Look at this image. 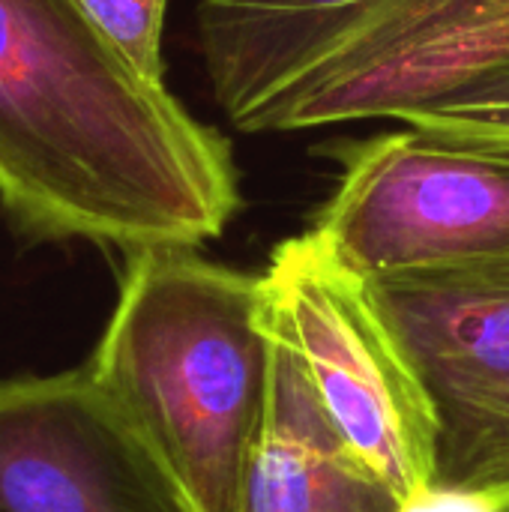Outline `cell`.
I'll use <instances>...</instances> for the list:
<instances>
[{
	"instance_id": "7",
	"label": "cell",
	"mask_w": 509,
	"mask_h": 512,
	"mask_svg": "<svg viewBox=\"0 0 509 512\" xmlns=\"http://www.w3.org/2000/svg\"><path fill=\"white\" fill-rule=\"evenodd\" d=\"M0 512H195L87 369L0 381Z\"/></svg>"
},
{
	"instance_id": "4",
	"label": "cell",
	"mask_w": 509,
	"mask_h": 512,
	"mask_svg": "<svg viewBox=\"0 0 509 512\" xmlns=\"http://www.w3.org/2000/svg\"><path fill=\"white\" fill-rule=\"evenodd\" d=\"M342 159L312 234L354 276L509 258V144L408 126Z\"/></svg>"
},
{
	"instance_id": "5",
	"label": "cell",
	"mask_w": 509,
	"mask_h": 512,
	"mask_svg": "<svg viewBox=\"0 0 509 512\" xmlns=\"http://www.w3.org/2000/svg\"><path fill=\"white\" fill-rule=\"evenodd\" d=\"M264 321L291 348L333 426L399 492L432 483V420L360 276L309 231L276 246L261 276Z\"/></svg>"
},
{
	"instance_id": "9",
	"label": "cell",
	"mask_w": 509,
	"mask_h": 512,
	"mask_svg": "<svg viewBox=\"0 0 509 512\" xmlns=\"http://www.w3.org/2000/svg\"><path fill=\"white\" fill-rule=\"evenodd\" d=\"M384 0H201L198 42L213 96L240 126L294 75L348 39Z\"/></svg>"
},
{
	"instance_id": "12",
	"label": "cell",
	"mask_w": 509,
	"mask_h": 512,
	"mask_svg": "<svg viewBox=\"0 0 509 512\" xmlns=\"http://www.w3.org/2000/svg\"><path fill=\"white\" fill-rule=\"evenodd\" d=\"M402 512H492L483 504L462 498V495H450V492H438V489H423L411 498H405Z\"/></svg>"
},
{
	"instance_id": "3",
	"label": "cell",
	"mask_w": 509,
	"mask_h": 512,
	"mask_svg": "<svg viewBox=\"0 0 509 512\" xmlns=\"http://www.w3.org/2000/svg\"><path fill=\"white\" fill-rule=\"evenodd\" d=\"M360 282L423 393L429 489L509 512V258Z\"/></svg>"
},
{
	"instance_id": "10",
	"label": "cell",
	"mask_w": 509,
	"mask_h": 512,
	"mask_svg": "<svg viewBox=\"0 0 509 512\" xmlns=\"http://www.w3.org/2000/svg\"><path fill=\"white\" fill-rule=\"evenodd\" d=\"M408 126L509 144V54L402 117Z\"/></svg>"
},
{
	"instance_id": "1",
	"label": "cell",
	"mask_w": 509,
	"mask_h": 512,
	"mask_svg": "<svg viewBox=\"0 0 509 512\" xmlns=\"http://www.w3.org/2000/svg\"><path fill=\"white\" fill-rule=\"evenodd\" d=\"M237 207L228 141L75 0H0V210L21 240L198 249Z\"/></svg>"
},
{
	"instance_id": "11",
	"label": "cell",
	"mask_w": 509,
	"mask_h": 512,
	"mask_svg": "<svg viewBox=\"0 0 509 512\" xmlns=\"http://www.w3.org/2000/svg\"><path fill=\"white\" fill-rule=\"evenodd\" d=\"M99 30L150 78L162 81V27L168 0H75Z\"/></svg>"
},
{
	"instance_id": "8",
	"label": "cell",
	"mask_w": 509,
	"mask_h": 512,
	"mask_svg": "<svg viewBox=\"0 0 509 512\" xmlns=\"http://www.w3.org/2000/svg\"><path fill=\"white\" fill-rule=\"evenodd\" d=\"M270 339V402L240 512H402V492L333 426L291 348Z\"/></svg>"
},
{
	"instance_id": "2",
	"label": "cell",
	"mask_w": 509,
	"mask_h": 512,
	"mask_svg": "<svg viewBox=\"0 0 509 512\" xmlns=\"http://www.w3.org/2000/svg\"><path fill=\"white\" fill-rule=\"evenodd\" d=\"M87 369L126 408L195 512L243 510L273 384L261 276L189 246L129 252Z\"/></svg>"
},
{
	"instance_id": "6",
	"label": "cell",
	"mask_w": 509,
	"mask_h": 512,
	"mask_svg": "<svg viewBox=\"0 0 509 512\" xmlns=\"http://www.w3.org/2000/svg\"><path fill=\"white\" fill-rule=\"evenodd\" d=\"M507 54L509 0H384L237 129L297 132L375 117L402 120Z\"/></svg>"
}]
</instances>
